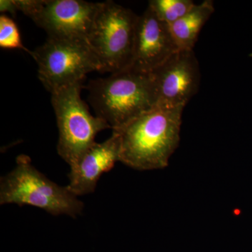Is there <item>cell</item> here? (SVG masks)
<instances>
[{
	"label": "cell",
	"mask_w": 252,
	"mask_h": 252,
	"mask_svg": "<svg viewBox=\"0 0 252 252\" xmlns=\"http://www.w3.org/2000/svg\"><path fill=\"white\" fill-rule=\"evenodd\" d=\"M185 107L154 106L118 130L120 162L135 170H162L180 142Z\"/></svg>",
	"instance_id": "6da1fadb"
},
{
	"label": "cell",
	"mask_w": 252,
	"mask_h": 252,
	"mask_svg": "<svg viewBox=\"0 0 252 252\" xmlns=\"http://www.w3.org/2000/svg\"><path fill=\"white\" fill-rule=\"evenodd\" d=\"M86 87L95 116L105 121L113 130L155 106L150 75L132 69L91 80Z\"/></svg>",
	"instance_id": "7a4b0ae2"
},
{
	"label": "cell",
	"mask_w": 252,
	"mask_h": 252,
	"mask_svg": "<svg viewBox=\"0 0 252 252\" xmlns=\"http://www.w3.org/2000/svg\"><path fill=\"white\" fill-rule=\"evenodd\" d=\"M12 171L0 180V205L15 204L41 209L53 216L76 218L84 204L67 187H61L36 170L31 158L21 154Z\"/></svg>",
	"instance_id": "3957f363"
},
{
	"label": "cell",
	"mask_w": 252,
	"mask_h": 252,
	"mask_svg": "<svg viewBox=\"0 0 252 252\" xmlns=\"http://www.w3.org/2000/svg\"><path fill=\"white\" fill-rule=\"evenodd\" d=\"M138 16L112 1L101 2L88 43L98 58L101 72H122L133 63Z\"/></svg>",
	"instance_id": "277c9868"
},
{
	"label": "cell",
	"mask_w": 252,
	"mask_h": 252,
	"mask_svg": "<svg viewBox=\"0 0 252 252\" xmlns=\"http://www.w3.org/2000/svg\"><path fill=\"white\" fill-rule=\"evenodd\" d=\"M82 87L79 83L51 94L59 131L58 154L69 166L95 143L99 132L111 128L103 119L91 114L81 97Z\"/></svg>",
	"instance_id": "5b68a950"
},
{
	"label": "cell",
	"mask_w": 252,
	"mask_h": 252,
	"mask_svg": "<svg viewBox=\"0 0 252 252\" xmlns=\"http://www.w3.org/2000/svg\"><path fill=\"white\" fill-rule=\"evenodd\" d=\"M32 57L38 64V77L51 94L83 83L87 74L100 72L102 66L87 41L48 38Z\"/></svg>",
	"instance_id": "8992f818"
},
{
	"label": "cell",
	"mask_w": 252,
	"mask_h": 252,
	"mask_svg": "<svg viewBox=\"0 0 252 252\" xmlns=\"http://www.w3.org/2000/svg\"><path fill=\"white\" fill-rule=\"evenodd\" d=\"M149 75L155 106L185 107L200 86V66L193 50H179Z\"/></svg>",
	"instance_id": "52a82bcc"
},
{
	"label": "cell",
	"mask_w": 252,
	"mask_h": 252,
	"mask_svg": "<svg viewBox=\"0 0 252 252\" xmlns=\"http://www.w3.org/2000/svg\"><path fill=\"white\" fill-rule=\"evenodd\" d=\"M101 2L83 0H44L32 21L48 38L87 41Z\"/></svg>",
	"instance_id": "ba28073f"
},
{
	"label": "cell",
	"mask_w": 252,
	"mask_h": 252,
	"mask_svg": "<svg viewBox=\"0 0 252 252\" xmlns=\"http://www.w3.org/2000/svg\"><path fill=\"white\" fill-rule=\"evenodd\" d=\"M178 51L168 26L148 6L137 18L133 63L130 69L149 74Z\"/></svg>",
	"instance_id": "9c48e42d"
},
{
	"label": "cell",
	"mask_w": 252,
	"mask_h": 252,
	"mask_svg": "<svg viewBox=\"0 0 252 252\" xmlns=\"http://www.w3.org/2000/svg\"><path fill=\"white\" fill-rule=\"evenodd\" d=\"M120 162V140L117 132L102 143H94L70 167L66 187L76 196L94 193L102 175Z\"/></svg>",
	"instance_id": "30bf717a"
},
{
	"label": "cell",
	"mask_w": 252,
	"mask_h": 252,
	"mask_svg": "<svg viewBox=\"0 0 252 252\" xmlns=\"http://www.w3.org/2000/svg\"><path fill=\"white\" fill-rule=\"evenodd\" d=\"M215 11L213 1L205 0L195 4L193 9L178 21L168 26L179 50L193 51L199 34Z\"/></svg>",
	"instance_id": "8fae6325"
},
{
	"label": "cell",
	"mask_w": 252,
	"mask_h": 252,
	"mask_svg": "<svg viewBox=\"0 0 252 252\" xmlns=\"http://www.w3.org/2000/svg\"><path fill=\"white\" fill-rule=\"evenodd\" d=\"M195 4L191 0H152L149 6L162 22L170 25L183 17Z\"/></svg>",
	"instance_id": "7c38bea8"
},
{
	"label": "cell",
	"mask_w": 252,
	"mask_h": 252,
	"mask_svg": "<svg viewBox=\"0 0 252 252\" xmlns=\"http://www.w3.org/2000/svg\"><path fill=\"white\" fill-rule=\"evenodd\" d=\"M0 47L6 49H22L29 54L32 51L23 45L17 25L6 15L0 16Z\"/></svg>",
	"instance_id": "4fadbf2b"
},
{
	"label": "cell",
	"mask_w": 252,
	"mask_h": 252,
	"mask_svg": "<svg viewBox=\"0 0 252 252\" xmlns=\"http://www.w3.org/2000/svg\"><path fill=\"white\" fill-rule=\"evenodd\" d=\"M44 0H14L18 11L32 19L40 9Z\"/></svg>",
	"instance_id": "5bb4252c"
},
{
	"label": "cell",
	"mask_w": 252,
	"mask_h": 252,
	"mask_svg": "<svg viewBox=\"0 0 252 252\" xmlns=\"http://www.w3.org/2000/svg\"><path fill=\"white\" fill-rule=\"evenodd\" d=\"M0 11H1V14L9 13L14 16L18 11L14 0H1L0 1Z\"/></svg>",
	"instance_id": "9a60e30c"
}]
</instances>
